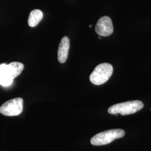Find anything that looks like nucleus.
I'll list each match as a JSON object with an SVG mask.
<instances>
[{"mask_svg": "<svg viewBox=\"0 0 151 151\" xmlns=\"http://www.w3.org/2000/svg\"><path fill=\"white\" fill-rule=\"evenodd\" d=\"M143 104L139 100H134L119 103L110 106L108 113L116 115L120 114L122 115H129L137 113L143 108Z\"/></svg>", "mask_w": 151, "mask_h": 151, "instance_id": "f257e3e1", "label": "nucleus"}, {"mask_svg": "<svg viewBox=\"0 0 151 151\" xmlns=\"http://www.w3.org/2000/svg\"><path fill=\"white\" fill-rule=\"evenodd\" d=\"M113 73L112 65L104 63L98 65L90 76V80L95 85H101L108 81Z\"/></svg>", "mask_w": 151, "mask_h": 151, "instance_id": "f03ea898", "label": "nucleus"}, {"mask_svg": "<svg viewBox=\"0 0 151 151\" xmlns=\"http://www.w3.org/2000/svg\"><path fill=\"white\" fill-rule=\"evenodd\" d=\"M124 135V130L120 129L108 130L93 136L91 139V143L93 146L106 145L116 139L122 138Z\"/></svg>", "mask_w": 151, "mask_h": 151, "instance_id": "7ed1b4c3", "label": "nucleus"}, {"mask_svg": "<svg viewBox=\"0 0 151 151\" xmlns=\"http://www.w3.org/2000/svg\"><path fill=\"white\" fill-rule=\"evenodd\" d=\"M23 110V99L17 97L6 101L0 107V113L8 116H17Z\"/></svg>", "mask_w": 151, "mask_h": 151, "instance_id": "20e7f679", "label": "nucleus"}, {"mask_svg": "<svg viewBox=\"0 0 151 151\" xmlns=\"http://www.w3.org/2000/svg\"><path fill=\"white\" fill-rule=\"evenodd\" d=\"M114 31L112 20L109 16L101 17L97 21L95 26V32L101 37H108Z\"/></svg>", "mask_w": 151, "mask_h": 151, "instance_id": "39448f33", "label": "nucleus"}, {"mask_svg": "<svg viewBox=\"0 0 151 151\" xmlns=\"http://www.w3.org/2000/svg\"><path fill=\"white\" fill-rule=\"evenodd\" d=\"M24 68V65L20 62H14L9 65H0V74L9 76L14 79L20 75Z\"/></svg>", "mask_w": 151, "mask_h": 151, "instance_id": "423d86ee", "label": "nucleus"}, {"mask_svg": "<svg viewBox=\"0 0 151 151\" xmlns=\"http://www.w3.org/2000/svg\"><path fill=\"white\" fill-rule=\"evenodd\" d=\"M70 47V39L65 36L62 38L58 49V60L61 63H63L68 58Z\"/></svg>", "mask_w": 151, "mask_h": 151, "instance_id": "0eeeda50", "label": "nucleus"}, {"mask_svg": "<svg viewBox=\"0 0 151 151\" xmlns=\"http://www.w3.org/2000/svg\"><path fill=\"white\" fill-rule=\"evenodd\" d=\"M43 13L40 10H33L31 11L28 18V24L30 27H35L42 20Z\"/></svg>", "mask_w": 151, "mask_h": 151, "instance_id": "6e6552de", "label": "nucleus"}, {"mask_svg": "<svg viewBox=\"0 0 151 151\" xmlns=\"http://www.w3.org/2000/svg\"><path fill=\"white\" fill-rule=\"evenodd\" d=\"M14 79L11 77L0 74V85L2 86L7 87L11 85Z\"/></svg>", "mask_w": 151, "mask_h": 151, "instance_id": "1a4fd4ad", "label": "nucleus"}, {"mask_svg": "<svg viewBox=\"0 0 151 151\" xmlns=\"http://www.w3.org/2000/svg\"><path fill=\"white\" fill-rule=\"evenodd\" d=\"M89 27H92L91 25H89Z\"/></svg>", "mask_w": 151, "mask_h": 151, "instance_id": "9d476101", "label": "nucleus"}]
</instances>
